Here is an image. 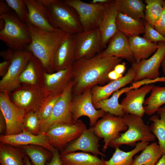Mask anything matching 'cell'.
Returning a JSON list of instances; mask_svg holds the SVG:
<instances>
[{
    "label": "cell",
    "instance_id": "obj_50",
    "mask_svg": "<svg viewBox=\"0 0 165 165\" xmlns=\"http://www.w3.org/2000/svg\"><path fill=\"white\" fill-rule=\"evenodd\" d=\"M110 0H92L90 3L93 4H105L108 2Z\"/></svg>",
    "mask_w": 165,
    "mask_h": 165
},
{
    "label": "cell",
    "instance_id": "obj_26",
    "mask_svg": "<svg viewBox=\"0 0 165 165\" xmlns=\"http://www.w3.org/2000/svg\"><path fill=\"white\" fill-rule=\"evenodd\" d=\"M140 81L133 82L129 87H124L114 92L110 98L101 100L94 105L97 109H101L109 114L115 116L123 117L125 115L122 105L119 102L120 96L126 92L138 88L142 86Z\"/></svg>",
    "mask_w": 165,
    "mask_h": 165
},
{
    "label": "cell",
    "instance_id": "obj_2",
    "mask_svg": "<svg viewBox=\"0 0 165 165\" xmlns=\"http://www.w3.org/2000/svg\"><path fill=\"white\" fill-rule=\"evenodd\" d=\"M26 24L31 38V43L26 50L31 53L41 62L46 72H54L55 54L69 34L59 29L54 31H45L28 22Z\"/></svg>",
    "mask_w": 165,
    "mask_h": 165
},
{
    "label": "cell",
    "instance_id": "obj_45",
    "mask_svg": "<svg viewBox=\"0 0 165 165\" xmlns=\"http://www.w3.org/2000/svg\"><path fill=\"white\" fill-rule=\"evenodd\" d=\"M11 9L5 0L0 1V15L10 12Z\"/></svg>",
    "mask_w": 165,
    "mask_h": 165
},
{
    "label": "cell",
    "instance_id": "obj_29",
    "mask_svg": "<svg viewBox=\"0 0 165 165\" xmlns=\"http://www.w3.org/2000/svg\"><path fill=\"white\" fill-rule=\"evenodd\" d=\"M63 165H105V160L97 156L83 152L60 154Z\"/></svg>",
    "mask_w": 165,
    "mask_h": 165
},
{
    "label": "cell",
    "instance_id": "obj_46",
    "mask_svg": "<svg viewBox=\"0 0 165 165\" xmlns=\"http://www.w3.org/2000/svg\"><path fill=\"white\" fill-rule=\"evenodd\" d=\"M6 124L5 119L3 114L0 110V133L1 135L6 132Z\"/></svg>",
    "mask_w": 165,
    "mask_h": 165
},
{
    "label": "cell",
    "instance_id": "obj_7",
    "mask_svg": "<svg viewBox=\"0 0 165 165\" xmlns=\"http://www.w3.org/2000/svg\"><path fill=\"white\" fill-rule=\"evenodd\" d=\"M72 86L71 80L55 104L50 117L41 123L40 132L45 133L56 125L72 124L76 122L73 120L71 110Z\"/></svg>",
    "mask_w": 165,
    "mask_h": 165
},
{
    "label": "cell",
    "instance_id": "obj_20",
    "mask_svg": "<svg viewBox=\"0 0 165 165\" xmlns=\"http://www.w3.org/2000/svg\"><path fill=\"white\" fill-rule=\"evenodd\" d=\"M24 1L28 11L27 22L45 31H54L57 29L52 25L48 9L40 0Z\"/></svg>",
    "mask_w": 165,
    "mask_h": 165
},
{
    "label": "cell",
    "instance_id": "obj_40",
    "mask_svg": "<svg viewBox=\"0 0 165 165\" xmlns=\"http://www.w3.org/2000/svg\"><path fill=\"white\" fill-rule=\"evenodd\" d=\"M10 8L24 23L28 21V11L24 0H5Z\"/></svg>",
    "mask_w": 165,
    "mask_h": 165
},
{
    "label": "cell",
    "instance_id": "obj_14",
    "mask_svg": "<svg viewBox=\"0 0 165 165\" xmlns=\"http://www.w3.org/2000/svg\"><path fill=\"white\" fill-rule=\"evenodd\" d=\"M75 61L92 58L102 51L101 37L98 28L75 34Z\"/></svg>",
    "mask_w": 165,
    "mask_h": 165
},
{
    "label": "cell",
    "instance_id": "obj_53",
    "mask_svg": "<svg viewBox=\"0 0 165 165\" xmlns=\"http://www.w3.org/2000/svg\"><path fill=\"white\" fill-rule=\"evenodd\" d=\"M161 66L162 67L163 73L165 75V57L162 62Z\"/></svg>",
    "mask_w": 165,
    "mask_h": 165
},
{
    "label": "cell",
    "instance_id": "obj_48",
    "mask_svg": "<svg viewBox=\"0 0 165 165\" xmlns=\"http://www.w3.org/2000/svg\"><path fill=\"white\" fill-rule=\"evenodd\" d=\"M123 76V75L118 73L114 70L110 71L108 75V78L111 81L117 80Z\"/></svg>",
    "mask_w": 165,
    "mask_h": 165
},
{
    "label": "cell",
    "instance_id": "obj_12",
    "mask_svg": "<svg viewBox=\"0 0 165 165\" xmlns=\"http://www.w3.org/2000/svg\"><path fill=\"white\" fill-rule=\"evenodd\" d=\"M0 110L6 120V128L5 135H12L21 132L25 111L14 103L9 94L0 92Z\"/></svg>",
    "mask_w": 165,
    "mask_h": 165
},
{
    "label": "cell",
    "instance_id": "obj_10",
    "mask_svg": "<svg viewBox=\"0 0 165 165\" xmlns=\"http://www.w3.org/2000/svg\"><path fill=\"white\" fill-rule=\"evenodd\" d=\"M92 127L96 135L99 138L103 139L102 151L104 152L108 149L110 143L120 136V132L126 131L128 128L123 117L108 113L98 120Z\"/></svg>",
    "mask_w": 165,
    "mask_h": 165
},
{
    "label": "cell",
    "instance_id": "obj_23",
    "mask_svg": "<svg viewBox=\"0 0 165 165\" xmlns=\"http://www.w3.org/2000/svg\"><path fill=\"white\" fill-rule=\"evenodd\" d=\"M75 35L69 34L55 54L53 61L54 72L71 68L75 61Z\"/></svg>",
    "mask_w": 165,
    "mask_h": 165
},
{
    "label": "cell",
    "instance_id": "obj_4",
    "mask_svg": "<svg viewBox=\"0 0 165 165\" xmlns=\"http://www.w3.org/2000/svg\"><path fill=\"white\" fill-rule=\"evenodd\" d=\"M0 18L5 22L4 28L0 31V39L10 49L26 50L31 42L26 24L11 11L0 15Z\"/></svg>",
    "mask_w": 165,
    "mask_h": 165
},
{
    "label": "cell",
    "instance_id": "obj_44",
    "mask_svg": "<svg viewBox=\"0 0 165 165\" xmlns=\"http://www.w3.org/2000/svg\"><path fill=\"white\" fill-rule=\"evenodd\" d=\"M10 64V61L7 60H4L0 63V76L1 77H2L6 74Z\"/></svg>",
    "mask_w": 165,
    "mask_h": 165
},
{
    "label": "cell",
    "instance_id": "obj_21",
    "mask_svg": "<svg viewBox=\"0 0 165 165\" xmlns=\"http://www.w3.org/2000/svg\"><path fill=\"white\" fill-rule=\"evenodd\" d=\"M109 42L107 47L97 54L100 57L124 59L132 64L135 62L127 36L118 31Z\"/></svg>",
    "mask_w": 165,
    "mask_h": 165
},
{
    "label": "cell",
    "instance_id": "obj_37",
    "mask_svg": "<svg viewBox=\"0 0 165 165\" xmlns=\"http://www.w3.org/2000/svg\"><path fill=\"white\" fill-rule=\"evenodd\" d=\"M163 0H145V21L154 28L160 17L163 10Z\"/></svg>",
    "mask_w": 165,
    "mask_h": 165
},
{
    "label": "cell",
    "instance_id": "obj_32",
    "mask_svg": "<svg viewBox=\"0 0 165 165\" xmlns=\"http://www.w3.org/2000/svg\"><path fill=\"white\" fill-rule=\"evenodd\" d=\"M118 12L137 19H144L145 4L141 0H115Z\"/></svg>",
    "mask_w": 165,
    "mask_h": 165
},
{
    "label": "cell",
    "instance_id": "obj_8",
    "mask_svg": "<svg viewBox=\"0 0 165 165\" xmlns=\"http://www.w3.org/2000/svg\"><path fill=\"white\" fill-rule=\"evenodd\" d=\"M86 128L82 121L79 119L73 124L54 125L45 133L51 145L62 151L68 144L78 138Z\"/></svg>",
    "mask_w": 165,
    "mask_h": 165
},
{
    "label": "cell",
    "instance_id": "obj_13",
    "mask_svg": "<svg viewBox=\"0 0 165 165\" xmlns=\"http://www.w3.org/2000/svg\"><path fill=\"white\" fill-rule=\"evenodd\" d=\"M71 110L75 122L82 116H86L89 119L91 127H93L98 119L106 113L103 110L95 108L92 101L91 89L72 97Z\"/></svg>",
    "mask_w": 165,
    "mask_h": 165
},
{
    "label": "cell",
    "instance_id": "obj_33",
    "mask_svg": "<svg viewBox=\"0 0 165 165\" xmlns=\"http://www.w3.org/2000/svg\"><path fill=\"white\" fill-rule=\"evenodd\" d=\"M163 154L159 145L152 142L146 146L139 155L135 157L132 165H155Z\"/></svg>",
    "mask_w": 165,
    "mask_h": 165
},
{
    "label": "cell",
    "instance_id": "obj_47",
    "mask_svg": "<svg viewBox=\"0 0 165 165\" xmlns=\"http://www.w3.org/2000/svg\"><path fill=\"white\" fill-rule=\"evenodd\" d=\"M126 68V63L123 62L116 65L113 70L118 73L123 75L125 70Z\"/></svg>",
    "mask_w": 165,
    "mask_h": 165
},
{
    "label": "cell",
    "instance_id": "obj_9",
    "mask_svg": "<svg viewBox=\"0 0 165 165\" xmlns=\"http://www.w3.org/2000/svg\"><path fill=\"white\" fill-rule=\"evenodd\" d=\"M77 13L83 31L98 28L103 17L105 4H93L81 0H64Z\"/></svg>",
    "mask_w": 165,
    "mask_h": 165
},
{
    "label": "cell",
    "instance_id": "obj_16",
    "mask_svg": "<svg viewBox=\"0 0 165 165\" xmlns=\"http://www.w3.org/2000/svg\"><path fill=\"white\" fill-rule=\"evenodd\" d=\"M137 73L136 63L132 64L127 73L121 78L111 81L107 84L101 86L96 85L91 88L92 99L94 105L98 101L109 98L114 92L133 83Z\"/></svg>",
    "mask_w": 165,
    "mask_h": 165
},
{
    "label": "cell",
    "instance_id": "obj_19",
    "mask_svg": "<svg viewBox=\"0 0 165 165\" xmlns=\"http://www.w3.org/2000/svg\"><path fill=\"white\" fill-rule=\"evenodd\" d=\"M153 84H148L126 92L120 104L125 114L134 115L141 118L145 113L143 105L147 94L151 91Z\"/></svg>",
    "mask_w": 165,
    "mask_h": 165
},
{
    "label": "cell",
    "instance_id": "obj_17",
    "mask_svg": "<svg viewBox=\"0 0 165 165\" xmlns=\"http://www.w3.org/2000/svg\"><path fill=\"white\" fill-rule=\"evenodd\" d=\"M0 141L1 144L16 147L35 145L42 146L52 152L57 149L50 144L45 133L35 135L24 129L21 132L17 134L1 135Z\"/></svg>",
    "mask_w": 165,
    "mask_h": 165
},
{
    "label": "cell",
    "instance_id": "obj_38",
    "mask_svg": "<svg viewBox=\"0 0 165 165\" xmlns=\"http://www.w3.org/2000/svg\"><path fill=\"white\" fill-rule=\"evenodd\" d=\"M62 94L48 95L43 100L37 111L41 123L50 117L55 104Z\"/></svg>",
    "mask_w": 165,
    "mask_h": 165
},
{
    "label": "cell",
    "instance_id": "obj_24",
    "mask_svg": "<svg viewBox=\"0 0 165 165\" xmlns=\"http://www.w3.org/2000/svg\"><path fill=\"white\" fill-rule=\"evenodd\" d=\"M72 67L49 73L45 72L42 87L47 96L62 94L72 79Z\"/></svg>",
    "mask_w": 165,
    "mask_h": 165
},
{
    "label": "cell",
    "instance_id": "obj_43",
    "mask_svg": "<svg viewBox=\"0 0 165 165\" xmlns=\"http://www.w3.org/2000/svg\"><path fill=\"white\" fill-rule=\"evenodd\" d=\"M46 165H63L59 150L57 149L53 152V156L51 159L50 162L46 163Z\"/></svg>",
    "mask_w": 165,
    "mask_h": 165
},
{
    "label": "cell",
    "instance_id": "obj_27",
    "mask_svg": "<svg viewBox=\"0 0 165 165\" xmlns=\"http://www.w3.org/2000/svg\"><path fill=\"white\" fill-rule=\"evenodd\" d=\"M128 39L134 59L137 63L147 59L158 47L157 43L151 42L139 36L130 37Z\"/></svg>",
    "mask_w": 165,
    "mask_h": 165
},
{
    "label": "cell",
    "instance_id": "obj_28",
    "mask_svg": "<svg viewBox=\"0 0 165 165\" xmlns=\"http://www.w3.org/2000/svg\"><path fill=\"white\" fill-rule=\"evenodd\" d=\"M116 24L118 30L128 38L144 33V25L142 19H134L119 12Z\"/></svg>",
    "mask_w": 165,
    "mask_h": 165
},
{
    "label": "cell",
    "instance_id": "obj_39",
    "mask_svg": "<svg viewBox=\"0 0 165 165\" xmlns=\"http://www.w3.org/2000/svg\"><path fill=\"white\" fill-rule=\"evenodd\" d=\"M40 123L37 111L27 112L23 119V129L33 134L38 135L41 133Z\"/></svg>",
    "mask_w": 165,
    "mask_h": 165
},
{
    "label": "cell",
    "instance_id": "obj_22",
    "mask_svg": "<svg viewBox=\"0 0 165 165\" xmlns=\"http://www.w3.org/2000/svg\"><path fill=\"white\" fill-rule=\"evenodd\" d=\"M118 10L115 0L105 4V9L102 21L98 28L101 37L102 51L118 31L116 18Z\"/></svg>",
    "mask_w": 165,
    "mask_h": 165
},
{
    "label": "cell",
    "instance_id": "obj_15",
    "mask_svg": "<svg viewBox=\"0 0 165 165\" xmlns=\"http://www.w3.org/2000/svg\"><path fill=\"white\" fill-rule=\"evenodd\" d=\"M158 48L150 58L137 63V73L134 82L159 77V68L165 57V42H158Z\"/></svg>",
    "mask_w": 165,
    "mask_h": 165
},
{
    "label": "cell",
    "instance_id": "obj_1",
    "mask_svg": "<svg viewBox=\"0 0 165 165\" xmlns=\"http://www.w3.org/2000/svg\"><path fill=\"white\" fill-rule=\"evenodd\" d=\"M121 61L120 58L101 57L98 54L90 58L76 60L72 67L73 97L110 82L108 74Z\"/></svg>",
    "mask_w": 165,
    "mask_h": 165
},
{
    "label": "cell",
    "instance_id": "obj_18",
    "mask_svg": "<svg viewBox=\"0 0 165 165\" xmlns=\"http://www.w3.org/2000/svg\"><path fill=\"white\" fill-rule=\"evenodd\" d=\"M99 139L95 134L93 127L86 128L78 138L67 146L61 154L80 151L90 153L96 156L105 157V154L99 150Z\"/></svg>",
    "mask_w": 165,
    "mask_h": 165
},
{
    "label": "cell",
    "instance_id": "obj_11",
    "mask_svg": "<svg viewBox=\"0 0 165 165\" xmlns=\"http://www.w3.org/2000/svg\"><path fill=\"white\" fill-rule=\"evenodd\" d=\"M8 94L12 101L26 113L37 111L47 96L42 87L23 85Z\"/></svg>",
    "mask_w": 165,
    "mask_h": 165
},
{
    "label": "cell",
    "instance_id": "obj_5",
    "mask_svg": "<svg viewBox=\"0 0 165 165\" xmlns=\"http://www.w3.org/2000/svg\"><path fill=\"white\" fill-rule=\"evenodd\" d=\"M0 55L10 64L6 74L0 81V92L10 93L21 86L19 78L32 54L27 50H16L10 49L3 50Z\"/></svg>",
    "mask_w": 165,
    "mask_h": 165
},
{
    "label": "cell",
    "instance_id": "obj_52",
    "mask_svg": "<svg viewBox=\"0 0 165 165\" xmlns=\"http://www.w3.org/2000/svg\"><path fill=\"white\" fill-rule=\"evenodd\" d=\"M25 165H31L30 159L28 156H26L24 159Z\"/></svg>",
    "mask_w": 165,
    "mask_h": 165
},
{
    "label": "cell",
    "instance_id": "obj_31",
    "mask_svg": "<svg viewBox=\"0 0 165 165\" xmlns=\"http://www.w3.org/2000/svg\"><path fill=\"white\" fill-rule=\"evenodd\" d=\"M148 144V142H138L133 149L128 152L116 148L112 157L108 160H105V165H132L134 156Z\"/></svg>",
    "mask_w": 165,
    "mask_h": 165
},
{
    "label": "cell",
    "instance_id": "obj_41",
    "mask_svg": "<svg viewBox=\"0 0 165 165\" xmlns=\"http://www.w3.org/2000/svg\"><path fill=\"white\" fill-rule=\"evenodd\" d=\"M145 27L144 38L148 41L157 43L160 42H165V37L145 20L144 21Z\"/></svg>",
    "mask_w": 165,
    "mask_h": 165
},
{
    "label": "cell",
    "instance_id": "obj_25",
    "mask_svg": "<svg viewBox=\"0 0 165 165\" xmlns=\"http://www.w3.org/2000/svg\"><path fill=\"white\" fill-rule=\"evenodd\" d=\"M45 72L42 63L32 54L19 77V82L21 85L42 87Z\"/></svg>",
    "mask_w": 165,
    "mask_h": 165
},
{
    "label": "cell",
    "instance_id": "obj_3",
    "mask_svg": "<svg viewBox=\"0 0 165 165\" xmlns=\"http://www.w3.org/2000/svg\"><path fill=\"white\" fill-rule=\"evenodd\" d=\"M48 9L52 25L69 34L83 31L79 16L72 7L61 0H40Z\"/></svg>",
    "mask_w": 165,
    "mask_h": 165
},
{
    "label": "cell",
    "instance_id": "obj_35",
    "mask_svg": "<svg viewBox=\"0 0 165 165\" xmlns=\"http://www.w3.org/2000/svg\"><path fill=\"white\" fill-rule=\"evenodd\" d=\"M144 104L145 113L149 116L155 114L161 106L165 104V86L152 85L150 95Z\"/></svg>",
    "mask_w": 165,
    "mask_h": 165
},
{
    "label": "cell",
    "instance_id": "obj_49",
    "mask_svg": "<svg viewBox=\"0 0 165 165\" xmlns=\"http://www.w3.org/2000/svg\"><path fill=\"white\" fill-rule=\"evenodd\" d=\"M155 165H165V155H163Z\"/></svg>",
    "mask_w": 165,
    "mask_h": 165
},
{
    "label": "cell",
    "instance_id": "obj_42",
    "mask_svg": "<svg viewBox=\"0 0 165 165\" xmlns=\"http://www.w3.org/2000/svg\"><path fill=\"white\" fill-rule=\"evenodd\" d=\"M163 10L162 14L155 24L154 28L165 37V1L163 2Z\"/></svg>",
    "mask_w": 165,
    "mask_h": 165
},
{
    "label": "cell",
    "instance_id": "obj_6",
    "mask_svg": "<svg viewBox=\"0 0 165 165\" xmlns=\"http://www.w3.org/2000/svg\"><path fill=\"white\" fill-rule=\"evenodd\" d=\"M123 118L127 129L112 141L109 144V147L116 148L123 145L132 146L138 141L149 142L155 140L156 137L142 118L134 115L126 114Z\"/></svg>",
    "mask_w": 165,
    "mask_h": 165
},
{
    "label": "cell",
    "instance_id": "obj_34",
    "mask_svg": "<svg viewBox=\"0 0 165 165\" xmlns=\"http://www.w3.org/2000/svg\"><path fill=\"white\" fill-rule=\"evenodd\" d=\"M156 112L158 115H153L149 119L152 122L149 128L157 138L159 145L165 155V106L160 108Z\"/></svg>",
    "mask_w": 165,
    "mask_h": 165
},
{
    "label": "cell",
    "instance_id": "obj_51",
    "mask_svg": "<svg viewBox=\"0 0 165 165\" xmlns=\"http://www.w3.org/2000/svg\"><path fill=\"white\" fill-rule=\"evenodd\" d=\"M5 25V20L2 19L0 18V31L4 29Z\"/></svg>",
    "mask_w": 165,
    "mask_h": 165
},
{
    "label": "cell",
    "instance_id": "obj_36",
    "mask_svg": "<svg viewBox=\"0 0 165 165\" xmlns=\"http://www.w3.org/2000/svg\"><path fill=\"white\" fill-rule=\"evenodd\" d=\"M20 147L33 165H46L47 161L53 156V152L40 146L29 145Z\"/></svg>",
    "mask_w": 165,
    "mask_h": 165
},
{
    "label": "cell",
    "instance_id": "obj_30",
    "mask_svg": "<svg viewBox=\"0 0 165 165\" xmlns=\"http://www.w3.org/2000/svg\"><path fill=\"white\" fill-rule=\"evenodd\" d=\"M26 155L22 148L0 143L1 165H25Z\"/></svg>",
    "mask_w": 165,
    "mask_h": 165
}]
</instances>
